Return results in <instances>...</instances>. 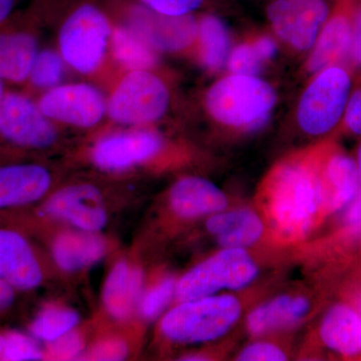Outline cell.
<instances>
[{"instance_id": "cell-1", "label": "cell", "mask_w": 361, "mask_h": 361, "mask_svg": "<svg viewBox=\"0 0 361 361\" xmlns=\"http://www.w3.org/2000/svg\"><path fill=\"white\" fill-rule=\"evenodd\" d=\"M266 215L278 236L305 238L327 209L319 154L295 157L275 167L263 190Z\"/></svg>"}, {"instance_id": "cell-2", "label": "cell", "mask_w": 361, "mask_h": 361, "mask_svg": "<svg viewBox=\"0 0 361 361\" xmlns=\"http://www.w3.org/2000/svg\"><path fill=\"white\" fill-rule=\"evenodd\" d=\"M113 23L97 4L82 2L66 14L59 25L58 51L68 68L82 75H96L110 58Z\"/></svg>"}, {"instance_id": "cell-3", "label": "cell", "mask_w": 361, "mask_h": 361, "mask_svg": "<svg viewBox=\"0 0 361 361\" xmlns=\"http://www.w3.org/2000/svg\"><path fill=\"white\" fill-rule=\"evenodd\" d=\"M275 104L274 89L257 75L231 73L211 85L205 96L206 110L216 122L240 130L263 127Z\"/></svg>"}, {"instance_id": "cell-4", "label": "cell", "mask_w": 361, "mask_h": 361, "mask_svg": "<svg viewBox=\"0 0 361 361\" xmlns=\"http://www.w3.org/2000/svg\"><path fill=\"white\" fill-rule=\"evenodd\" d=\"M171 99L155 70L122 71L106 96V118L125 127H151L167 115Z\"/></svg>"}, {"instance_id": "cell-5", "label": "cell", "mask_w": 361, "mask_h": 361, "mask_svg": "<svg viewBox=\"0 0 361 361\" xmlns=\"http://www.w3.org/2000/svg\"><path fill=\"white\" fill-rule=\"evenodd\" d=\"M241 312V303L229 294L183 301L164 316L161 334L177 343L216 341L236 324Z\"/></svg>"}, {"instance_id": "cell-6", "label": "cell", "mask_w": 361, "mask_h": 361, "mask_svg": "<svg viewBox=\"0 0 361 361\" xmlns=\"http://www.w3.org/2000/svg\"><path fill=\"white\" fill-rule=\"evenodd\" d=\"M59 126L40 110L37 99L25 90H7L0 99V152L16 157L52 148Z\"/></svg>"}, {"instance_id": "cell-7", "label": "cell", "mask_w": 361, "mask_h": 361, "mask_svg": "<svg viewBox=\"0 0 361 361\" xmlns=\"http://www.w3.org/2000/svg\"><path fill=\"white\" fill-rule=\"evenodd\" d=\"M353 80L342 65L327 66L314 73L297 106V123L305 134L320 137L342 122Z\"/></svg>"}, {"instance_id": "cell-8", "label": "cell", "mask_w": 361, "mask_h": 361, "mask_svg": "<svg viewBox=\"0 0 361 361\" xmlns=\"http://www.w3.org/2000/svg\"><path fill=\"white\" fill-rule=\"evenodd\" d=\"M258 274V266L243 248H223L188 271L176 285L180 302L215 295L221 290H240Z\"/></svg>"}, {"instance_id": "cell-9", "label": "cell", "mask_w": 361, "mask_h": 361, "mask_svg": "<svg viewBox=\"0 0 361 361\" xmlns=\"http://www.w3.org/2000/svg\"><path fill=\"white\" fill-rule=\"evenodd\" d=\"M102 135L90 152L92 163L104 172H123L160 155L165 140L149 127H127Z\"/></svg>"}, {"instance_id": "cell-10", "label": "cell", "mask_w": 361, "mask_h": 361, "mask_svg": "<svg viewBox=\"0 0 361 361\" xmlns=\"http://www.w3.org/2000/svg\"><path fill=\"white\" fill-rule=\"evenodd\" d=\"M40 110L56 125L92 129L106 118V96L87 82H63L37 97Z\"/></svg>"}, {"instance_id": "cell-11", "label": "cell", "mask_w": 361, "mask_h": 361, "mask_svg": "<svg viewBox=\"0 0 361 361\" xmlns=\"http://www.w3.org/2000/svg\"><path fill=\"white\" fill-rule=\"evenodd\" d=\"M330 7L326 0H274L267 8L273 32L296 51H310Z\"/></svg>"}, {"instance_id": "cell-12", "label": "cell", "mask_w": 361, "mask_h": 361, "mask_svg": "<svg viewBox=\"0 0 361 361\" xmlns=\"http://www.w3.org/2000/svg\"><path fill=\"white\" fill-rule=\"evenodd\" d=\"M39 51V32L32 16L13 14L0 25V80L23 87Z\"/></svg>"}, {"instance_id": "cell-13", "label": "cell", "mask_w": 361, "mask_h": 361, "mask_svg": "<svg viewBox=\"0 0 361 361\" xmlns=\"http://www.w3.org/2000/svg\"><path fill=\"white\" fill-rule=\"evenodd\" d=\"M51 186V170L42 164L14 157L0 159V215L37 203Z\"/></svg>"}, {"instance_id": "cell-14", "label": "cell", "mask_w": 361, "mask_h": 361, "mask_svg": "<svg viewBox=\"0 0 361 361\" xmlns=\"http://www.w3.org/2000/svg\"><path fill=\"white\" fill-rule=\"evenodd\" d=\"M42 213L87 232L99 231L108 221L103 195L96 186L85 183L59 189L44 202Z\"/></svg>"}, {"instance_id": "cell-15", "label": "cell", "mask_w": 361, "mask_h": 361, "mask_svg": "<svg viewBox=\"0 0 361 361\" xmlns=\"http://www.w3.org/2000/svg\"><path fill=\"white\" fill-rule=\"evenodd\" d=\"M44 278L42 262L27 236L16 226L0 223V279L21 292L35 290Z\"/></svg>"}, {"instance_id": "cell-16", "label": "cell", "mask_w": 361, "mask_h": 361, "mask_svg": "<svg viewBox=\"0 0 361 361\" xmlns=\"http://www.w3.org/2000/svg\"><path fill=\"white\" fill-rule=\"evenodd\" d=\"M360 0H334L329 16L311 49L307 61L310 73L348 59L356 9Z\"/></svg>"}, {"instance_id": "cell-17", "label": "cell", "mask_w": 361, "mask_h": 361, "mask_svg": "<svg viewBox=\"0 0 361 361\" xmlns=\"http://www.w3.org/2000/svg\"><path fill=\"white\" fill-rule=\"evenodd\" d=\"M127 25L137 30L159 52L188 51L196 42L197 20L192 16L172 18L142 6L132 13Z\"/></svg>"}, {"instance_id": "cell-18", "label": "cell", "mask_w": 361, "mask_h": 361, "mask_svg": "<svg viewBox=\"0 0 361 361\" xmlns=\"http://www.w3.org/2000/svg\"><path fill=\"white\" fill-rule=\"evenodd\" d=\"M169 200L173 211L187 219L213 215L228 205L227 197L219 188L210 180L193 176L177 180Z\"/></svg>"}, {"instance_id": "cell-19", "label": "cell", "mask_w": 361, "mask_h": 361, "mask_svg": "<svg viewBox=\"0 0 361 361\" xmlns=\"http://www.w3.org/2000/svg\"><path fill=\"white\" fill-rule=\"evenodd\" d=\"M319 165L329 212L343 210L360 192L355 160L342 152L334 151L319 154Z\"/></svg>"}, {"instance_id": "cell-20", "label": "cell", "mask_w": 361, "mask_h": 361, "mask_svg": "<svg viewBox=\"0 0 361 361\" xmlns=\"http://www.w3.org/2000/svg\"><path fill=\"white\" fill-rule=\"evenodd\" d=\"M319 334L324 345L338 355L353 357L361 353V315L346 304L327 311Z\"/></svg>"}, {"instance_id": "cell-21", "label": "cell", "mask_w": 361, "mask_h": 361, "mask_svg": "<svg viewBox=\"0 0 361 361\" xmlns=\"http://www.w3.org/2000/svg\"><path fill=\"white\" fill-rule=\"evenodd\" d=\"M206 227L224 248L245 249L255 244L264 232L262 219L249 209L213 214Z\"/></svg>"}, {"instance_id": "cell-22", "label": "cell", "mask_w": 361, "mask_h": 361, "mask_svg": "<svg viewBox=\"0 0 361 361\" xmlns=\"http://www.w3.org/2000/svg\"><path fill=\"white\" fill-rule=\"evenodd\" d=\"M310 310V302L303 296L281 295L251 311L247 329L253 336L297 324Z\"/></svg>"}, {"instance_id": "cell-23", "label": "cell", "mask_w": 361, "mask_h": 361, "mask_svg": "<svg viewBox=\"0 0 361 361\" xmlns=\"http://www.w3.org/2000/svg\"><path fill=\"white\" fill-rule=\"evenodd\" d=\"M144 275L125 261L116 263L104 287V307L116 319L129 317L141 300Z\"/></svg>"}, {"instance_id": "cell-24", "label": "cell", "mask_w": 361, "mask_h": 361, "mask_svg": "<svg viewBox=\"0 0 361 361\" xmlns=\"http://www.w3.org/2000/svg\"><path fill=\"white\" fill-rule=\"evenodd\" d=\"M106 242L94 232H66L52 246V256L61 269L73 272L90 267L106 254Z\"/></svg>"}, {"instance_id": "cell-25", "label": "cell", "mask_w": 361, "mask_h": 361, "mask_svg": "<svg viewBox=\"0 0 361 361\" xmlns=\"http://www.w3.org/2000/svg\"><path fill=\"white\" fill-rule=\"evenodd\" d=\"M110 58L122 71L156 70L159 65V51L128 25L115 23Z\"/></svg>"}, {"instance_id": "cell-26", "label": "cell", "mask_w": 361, "mask_h": 361, "mask_svg": "<svg viewBox=\"0 0 361 361\" xmlns=\"http://www.w3.org/2000/svg\"><path fill=\"white\" fill-rule=\"evenodd\" d=\"M195 49L202 65L211 71H220L230 54V37L224 23L217 16L205 14L197 20Z\"/></svg>"}, {"instance_id": "cell-27", "label": "cell", "mask_w": 361, "mask_h": 361, "mask_svg": "<svg viewBox=\"0 0 361 361\" xmlns=\"http://www.w3.org/2000/svg\"><path fill=\"white\" fill-rule=\"evenodd\" d=\"M68 66L58 49H40L23 90L32 97L39 96L63 84Z\"/></svg>"}, {"instance_id": "cell-28", "label": "cell", "mask_w": 361, "mask_h": 361, "mask_svg": "<svg viewBox=\"0 0 361 361\" xmlns=\"http://www.w3.org/2000/svg\"><path fill=\"white\" fill-rule=\"evenodd\" d=\"M80 322V315L68 308L47 307L40 311L30 325V334L35 339L47 342L73 331Z\"/></svg>"}, {"instance_id": "cell-29", "label": "cell", "mask_w": 361, "mask_h": 361, "mask_svg": "<svg viewBox=\"0 0 361 361\" xmlns=\"http://www.w3.org/2000/svg\"><path fill=\"white\" fill-rule=\"evenodd\" d=\"M176 285L177 282L174 278L168 277L149 289L140 303L142 317L154 319L160 315L176 294Z\"/></svg>"}, {"instance_id": "cell-30", "label": "cell", "mask_w": 361, "mask_h": 361, "mask_svg": "<svg viewBox=\"0 0 361 361\" xmlns=\"http://www.w3.org/2000/svg\"><path fill=\"white\" fill-rule=\"evenodd\" d=\"M44 357V351L32 337L20 332H6V345L2 360H40Z\"/></svg>"}, {"instance_id": "cell-31", "label": "cell", "mask_w": 361, "mask_h": 361, "mask_svg": "<svg viewBox=\"0 0 361 361\" xmlns=\"http://www.w3.org/2000/svg\"><path fill=\"white\" fill-rule=\"evenodd\" d=\"M262 61L253 44H242L230 51L226 63L233 75H256Z\"/></svg>"}, {"instance_id": "cell-32", "label": "cell", "mask_w": 361, "mask_h": 361, "mask_svg": "<svg viewBox=\"0 0 361 361\" xmlns=\"http://www.w3.org/2000/svg\"><path fill=\"white\" fill-rule=\"evenodd\" d=\"M142 6L161 16L180 18L192 16L206 0H139Z\"/></svg>"}, {"instance_id": "cell-33", "label": "cell", "mask_w": 361, "mask_h": 361, "mask_svg": "<svg viewBox=\"0 0 361 361\" xmlns=\"http://www.w3.org/2000/svg\"><path fill=\"white\" fill-rule=\"evenodd\" d=\"M84 348L82 337L75 331L68 332L56 341L49 342L47 356L52 360H73L80 355Z\"/></svg>"}, {"instance_id": "cell-34", "label": "cell", "mask_w": 361, "mask_h": 361, "mask_svg": "<svg viewBox=\"0 0 361 361\" xmlns=\"http://www.w3.org/2000/svg\"><path fill=\"white\" fill-rule=\"evenodd\" d=\"M241 361H282L287 360L286 353L279 346L270 342L257 341L249 344L239 353Z\"/></svg>"}, {"instance_id": "cell-35", "label": "cell", "mask_w": 361, "mask_h": 361, "mask_svg": "<svg viewBox=\"0 0 361 361\" xmlns=\"http://www.w3.org/2000/svg\"><path fill=\"white\" fill-rule=\"evenodd\" d=\"M341 123L348 133L361 137V84L351 90Z\"/></svg>"}, {"instance_id": "cell-36", "label": "cell", "mask_w": 361, "mask_h": 361, "mask_svg": "<svg viewBox=\"0 0 361 361\" xmlns=\"http://www.w3.org/2000/svg\"><path fill=\"white\" fill-rule=\"evenodd\" d=\"M127 343L121 339H108L97 343L90 353L92 360H123L128 355Z\"/></svg>"}, {"instance_id": "cell-37", "label": "cell", "mask_w": 361, "mask_h": 361, "mask_svg": "<svg viewBox=\"0 0 361 361\" xmlns=\"http://www.w3.org/2000/svg\"><path fill=\"white\" fill-rule=\"evenodd\" d=\"M348 59L356 71H361V0L356 9Z\"/></svg>"}, {"instance_id": "cell-38", "label": "cell", "mask_w": 361, "mask_h": 361, "mask_svg": "<svg viewBox=\"0 0 361 361\" xmlns=\"http://www.w3.org/2000/svg\"><path fill=\"white\" fill-rule=\"evenodd\" d=\"M344 220L353 229L361 228V191L350 203L346 206Z\"/></svg>"}, {"instance_id": "cell-39", "label": "cell", "mask_w": 361, "mask_h": 361, "mask_svg": "<svg viewBox=\"0 0 361 361\" xmlns=\"http://www.w3.org/2000/svg\"><path fill=\"white\" fill-rule=\"evenodd\" d=\"M256 51L263 61L272 59L277 51V45L270 37H261L254 42Z\"/></svg>"}, {"instance_id": "cell-40", "label": "cell", "mask_w": 361, "mask_h": 361, "mask_svg": "<svg viewBox=\"0 0 361 361\" xmlns=\"http://www.w3.org/2000/svg\"><path fill=\"white\" fill-rule=\"evenodd\" d=\"M16 293L13 287L0 279V314L6 312L13 307L16 302Z\"/></svg>"}, {"instance_id": "cell-41", "label": "cell", "mask_w": 361, "mask_h": 361, "mask_svg": "<svg viewBox=\"0 0 361 361\" xmlns=\"http://www.w3.org/2000/svg\"><path fill=\"white\" fill-rule=\"evenodd\" d=\"M18 0H0V25L13 14Z\"/></svg>"}, {"instance_id": "cell-42", "label": "cell", "mask_w": 361, "mask_h": 361, "mask_svg": "<svg viewBox=\"0 0 361 361\" xmlns=\"http://www.w3.org/2000/svg\"><path fill=\"white\" fill-rule=\"evenodd\" d=\"M6 345V334H0V360L4 358V349Z\"/></svg>"}, {"instance_id": "cell-43", "label": "cell", "mask_w": 361, "mask_h": 361, "mask_svg": "<svg viewBox=\"0 0 361 361\" xmlns=\"http://www.w3.org/2000/svg\"><path fill=\"white\" fill-rule=\"evenodd\" d=\"M356 166H357L358 175H360V186H361V144L358 147L357 156H356Z\"/></svg>"}, {"instance_id": "cell-44", "label": "cell", "mask_w": 361, "mask_h": 361, "mask_svg": "<svg viewBox=\"0 0 361 361\" xmlns=\"http://www.w3.org/2000/svg\"><path fill=\"white\" fill-rule=\"evenodd\" d=\"M184 360H207L208 358L206 357V356L202 355H190L184 356V358H183Z\"/></svg>"}, {"instance_id": "cell-45", "label": "cell", "mask_w": 361, "mask_h": 361, "mask_svg": "<svg viewBox=\"0 0 361 361\" xmlns=\"http://www.w3.org/2000/svg\"><path fill=\"white\" fill-rule=\"evenodd\" d=\"M7 89V85L4 84L1 80H0V99H1L2 96L6 94Z\"/></svg>"}, {"instance_id": "cell-46", "label": "cell", "mask_w": 361, "mask_h": 361, "mask_svg": "<svg viewBox=\"0 0 361 361\" xmlns=\"http://www.w3.org/2000/svg\"><path fill=\"white\" fill-rule=\"evenodd\" d=\"M4 157H9V156L4 155V153H1V152H0V159L4 158Z\"/></svg>"}, {"instance_id": "cell-47", "label": "cell", "mask_w": 361, "mask_h": 361, "mask_svg": "<svg viewBox=\"0 0 361 361\" xmlns=\"http://www.w3.org/2000/svg\"><path fill=\"white\" fill-rule=\"evenodd\" d=\"M1 216H2V215H0V221H1Z\"/></svg>"}]
</instances>
